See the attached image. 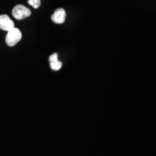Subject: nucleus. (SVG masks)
<instances>
[{
    "mask_svg": "<svg viewBox=\"0 0 156 156\" xmlns=\"http://www.w3.org/2000/svg\"><path fill=\"white\" fill-rule=\"evenodd\" d=\"M21 38H22L21 31L16 28H13L10 30L7 31L5 41L7 46H14L21 40Z\"/></svg>",
    "mask_w": 156,
    "mask_h": 156,
    "instance_id": "nucleus-1",
    "label": "nucleus"
},
{
    "mask_svg": "<svg viewBox=\"0 0 156 156\" xmlns=\"http://www.w3.org/2000/svg\"><path fill=\"white\" fill-rule=\"evenodd\" d=\"M13 17L17 20H23L26 17H28L31 15V11L28 7L25 6L18 5H16L12 9Z\"/></svg>",
    "mask_w": 156,
    "mask_h": 156,
    "instance_id": "nucleus-2",
    "label": "nucleus"
},
{
    "mask_svg": "<svg viewBox=\"0 0 156 156\" xmlns=\"http://www.w3.org/2000/svg\"><path fill=\"white\" fill-rule=\"evenodd\" d=\"M15 28V23L7 15H0V29L5 31H9Z\"/></svg>",
    "mask_w": 156,
    "mask_h": 156,
    "instance_id": "nucleus-3",
    "label": "nucleus"
},
{
    "mask_svg": "<svg viewBox=\"0 0 156 156\" xmlns=\"http://www.w3.org/2000/svg\"><path fill=\"white\" fill-rule=\"evenodd\" d=\"M66 12L63 8H58L51 15V20L56 24H62L65 21Z\"/></svg>",
    "mask_w": 156,
    "mask_h": 156,
    "instance_id": "nucleus-4",
    "label": "nucleus"
},
{
    "mask_svg": "<svg viewBox=\"0 0 156 156\" xmlns=\"http://www.w3.org/2000/svg\"><path fill=\"white\" fill-rule=\"evenodd\" d=\"M50 66L51 69L54 70V71H57V70L60 69L62 68V63L61 62L57 61L55 62H50Z\"/></svg>",
    "mask_w": 156,
    "mask_h": 156,
    "instance_id": "nucleus-5",
    "label": "nucleus"
},
{
    "mask_svg": "<svg viewBox=\"0 0 156 156\" xmlns=\"http://www.w3.org/2000/svg\"><path fill=\"white\" fill-rule=\"evenodd\" d=\"M28 2L35 9H38L41 6V0H28Z\"/></svg>",
    "mask_w": 156,
    "mask_h": 156,
    "instance_id": "nucleus-6",
    "label": "nucleus"
},
{
    "mask_svg": "<svg viewBox=\"0 0 156 156\" xmlns=\"http://www.w3.org/2000/svg\"><path fill=\"white\" fill-rule=\"evenodd\" d=\"M58 61V54L56 53H54L52 55L50 56L49 57V62H55Z\"/></svg>",
    "mask_w": 156,
    "mask_h": 156,
    "instance_id": "nucleus-7",
    "label": "nucleus"
}]
</instances>
